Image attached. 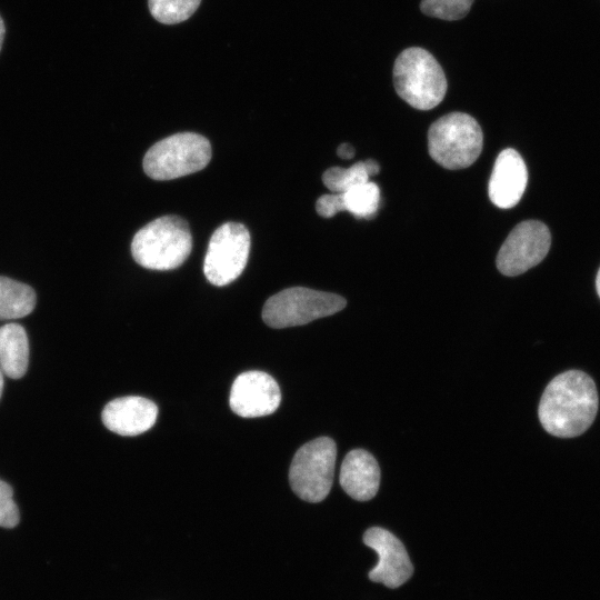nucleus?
Masks as SVG:
<instances>
[{"label": "nucleus", "instance_id": "f257e3e1", "mask_svg": "<svg viewBox=\"0 0 600 600\" xmlns=\"http://www.w3.org/2000/svg\"><path fill=\"white\" fill-rule=\"evenodd\" d=\"M597 411L598 393L591 377L569 370L554 377L546 387L538 414L550 434L573 438L588 430Z\"/></svg>", "mask_w": 600, "mask_h": 600}, {"label": "nucleus", "instance_id": "f03ea898", "mask_svg": "<svg viewBox=\"0 0 600 600\" xmlns=\"http://www.w3.org/2000/svg\"><path fill=\"white\" fill-rule=\"evenodd\" d=\"M192 237L188 223L177 216H163L141 228L131 242L134 261L151 270H171L189 257Z\"/></svg>", "mask_w": 600, "mask_h": 600}, {"label": "nucleus", "instance_id": "7ed1b4c3", "mask_svg": "<svg viewBox=\"0 0 600 600\" xmlns=\"http://www.w3.org/2000/svg\"><path fill=\"white\" fill-rule=\"evenodd\" d=\"M393 84L398 96L411 107L429 110L447 92V79L436 58L419 47L404 49L393 66Z\"/></svg>", "mask_w": 600, "mask_h": 600}, {"label": "nucleus", "instance_id": "20e7f679", "mask_svg": "<svg viewBox=\"0 0 600 600\" xmlns=\"http://www.w3.org/2000/svg\"><path fill=\"white\" fill-rule=\"evenodd\" d=\"M483 136L477 120L462 112H451L434 121L428 131L431 158L446 169L471 166L480 156Z\"/></svg>", "mask_w": 600, "mask_h": 600}, {"label": "nucleus", "instance_id": "39448f33", "mask_svg": "<svg viewBox=\"0 0 600 600\" xmlns=\"http://www.w3.org/2000/svg\"><path fill=\"white\" fill-rule=\"evenodd\" d=\"M211 159L207 138L181 132L154 143L143 158V169L154 180H171L202 170Z\"/></svg>", "mask_w": 600, "mask_h": 600}, {"label": "nucleus", "instance_id": "423d86ee", "mask_svg": "<svg viewBox=\"0 0 600 600\" xmlns=\"http://www.w3.org/2000/svg\"><path fill=\"white\" fill-rule=\"evenodd\" d=\"M346 304V299L338 294L293 287L271 296L266 301L262 319L267 326L276 329L302 326L334 314Z\"/></svg>", "mask_w": 600, "mask_h": 600}, {"label": "nucleus", "instance_id": "0eeeda50", "mask_svg": "<svg viewBox=\"0 0 600 600\" xmlns=\"http://www.w3.org/2000/svg\"><path fill=\"white\" fill-rule=\"evenodd\" d=\"M336 458L337 447L331 438L320 437L304 443L290 466L292 491L304 501H322L332 486Z\"/></svg>", "mask_w": 600, "mask_h": 600}, {"label": "nucleus", "instance_id": "6e6552de", "mask_svg": "<svg viewBox=\"0 0 600 600\" xmlns=\"http://www.w3.org/2000/svg\"><path fill=\"white\" fill-rule=\"evenodd\" d=\"M249 230L238 222H226L211 236L203 262L207 280L218 287L234 281L247 266Z\"/></svg>", "mask_w": 600, "mask_h": 600}, {"label": "nucleus", "instance_id": "1a4fd4ad", "mask_svg": "<svg viewBox=\"0 0 600 600\" xmlns=\"http://www.w3.org/2000/svg\"><path fill=\"white\" fill-rule=\"evenodd\" d=\"M550 244L551 234L543 222L522 221L501 246L497 254V268L504 276H519L539 264L548 254Z\"/></svg>", "mask_w": 600, "mask_h": 600}, {"label": "nucleus", "instance_id": "9d476101", "mask_svg": "<svg viewBox=\"0 0 600 600\" xmlns=\"http://www.w3.org/2000/svg\"><path fill=\"white\" fill-rule=\"evenodd\" d=\"M363 542L378 554V563L368 573L371 581L394 589L411 578L413 566L403 543L393 533L372 527L364 532Z\"/></svg>", "mask_w": 600, "mask_h": 600}, {"label": "nucleus", "instance_id": "9b49d317", "mask_svg": "<svg viewBox=\"0 0 600 600\" xmlns=\"http://www.w3.org/2000/svg\"><path fill=\"white\" fill-rule=\"evenodd\" d=\"M281 401L277 381L262 371L240 373L230 390V408L242 418H257L273 413Z\"/></svg>", "mask_w": 600, "mask_h": 600}, {"label": "nucleus", "instance_id": "f8f14e48", "mask_svg": "<svg viewBox=\"0 0 600 600\" xmlns=\"http://www.w3.org/2000/svg\"><path fill=\"white\" fill-rule=\"evenodd\" d=\"M527 181L528 171L522 157L514 149H504L498 154L492 169L489 198L498 208H512L520 201Z\"/></svg>", "mask_w": 600, "mask_h": 600}, {"label": "nucleus", "instance_id": "ddd939ff", "mask_svg": "<svg viewBox=\"0 0 600 600\" xmlns=\"http://www.w3.org/2000/svg\"><path fill=\"white\" fill-rule=\"evenodd\" d=\"M158 416L157 406L136 396L111 400L101 413L103 424L120 436L132 437L149 430Z\"/></svg>", "mask_w": 600, "mask_h": 600}, {"label": "nucleus", "instance_id": "4468645a", "mask_svg": "<svg viewBox=\"0 0 600 600\" xmlns=\"http://www.w3.org/2000/svg\"><path fill=\"white\" fill-rule=\"evenodd\" d=\"M340 484L354 500L372 499L380 484V468L373 456L363 449L348 452L340 468Z\"/></svg>", "mask_w": 600, "mask_h": 600}, {"label": "nucleus", "instance_id": "2eb2a0df", "mask_svg": "<svg viewBox=\"0 0 600 600\" xmlns=\"http://www.w3.org/2000/svg\"><path fill=\"white\" fill-rule=\"evenodd\" d=\"M29 342L18 323L0 327V370L11 379L21 378L28 368Z\"/></svg>", "mask_w": 600, "mask_h": 600}, {"label": "nucleus", "instance_id": "dca6fc26", "mask_svg": "<svg viewBox=\"0 0 600 600\" xmlns=\"http://www.w3.org/2000/svg\"><path fill=\"white\" fill-rule=\"evenodd\" d=\"M34 307L36 293L30 286L0 276V320L23 318Z\"/></svg>", "mask_w": 600, "mask_h": 600}, {"label": "nucleus", "instance_id": "f3484780", "mask_svg": "<svg viewBox=\"0 0 600 600\" xmlns=\"http://www.w3.org/2000/svg\"><path fill=\"white\" fill-rule=\"evenodd\" d=\"M341 193L343 196L344 211L350 212L353 217L370 219L377 213L380 203V190L374 182L368 181Z\"/></svg>", "mask_w": 600, "mask_h": 600}, {"label": "nucleus", "instance_id": "a211bd4d", "mask_svg": "<svg viewBox=\"0 0 600 600\" xmlns=\"http://www.w3.org/2000/svg\"><path fill=\"white\" fill-rule=\"evenodd\" d=\"M368 181H370V176L364 161L349 168L333 167L322 174L323 184L332 192H346Z\"/></svg>", "mask_w": 600, "mask_h": 600}, {"label": "nucleus", "instance_id": "6ab92c4d", "mask_svg": "<svg viewBox=\"0 0 600 600\" xmlns=\"http://www.w3.org/2000/svg\"><path fill=\"white\" fill-rule=\"evenodd\" d=\"M201 0H148L152 17L164 24H176L190 18Z\"/></svg>", "mask_w": 600, "mask_h": 600}, {"label": "nucleus", "instance_id": "aec40b11", "mask_svg": "<svg viewBox=\"0 0 600 600\" xmlns=\"http://www.w3.org/2000/svg\"><path fill=\"white\" fill-rule=\"evenodd\" d=\"M474 0H421L420 9L429 17L460 20L468 14Z\"/></svg>", "mask_w": 600, "mask_h": 600}, {"label": "nucleus", "instance_id": "412c9836", "mask_svg": "<svg viewBox=\"0 0 600 600\" xmlns=\"http://www.w3.org/2000/svg\"><path fill=\"white\" fill-rule=\"evenodd\" d=\"M19 522V510L13 501V490L0 480V527L13 528Z\"/></svg>", "mask_w": 600, "mask_h": 600}, {"label": "nucleus", "instance_id": "4be33fe9", "mask_svg": "<svg viewBox=\"0 0 600 600\" xmlns=\"http://www.w3.org/2000/svg\"><path fill=\"white\" fill-rule=\"evenodd\" d=\"M316 210L323 218H331L338 212L344 211L342 193L332 192L321 196L316 202Z\"/></svg>", "mask_w": 600, "mask_h": 600}, {"label": "nucleus", "instance_id": "5701e85b", "mask_svg": "<svg viewBox=\"0 0 600 600\" xmlns=\"http://www.w3.org/2000/svg\"><path fill=\"white\" fill-rule=\"evenodd\" d=\"M337 154L342 159H351L354 156V149L349 143H341L337 149Z\"/></svg>", "mask_w": 600, "mask_h": 600}, {"label": "nucleus", "instance_id": "b1692460", "mask_svg": "<svg viewBox=\"0 0 600 600\" xmlns=\"http://www.w3.org/2000/svg\"><path fill=\"white\" fill-rule=\"evenodd\" d=\"M364 162H366L367 170L370 177H373L379 173L380 167L376 160L369 159V160H366Z\"/></svg>", "mask_w": 600, "mask_h": 600}, {"label": "nucleus", "instance_id": "393cba45", "mask_svg": "<svg viewBox=\"0 0 600 600\" xmlns=\"http://www.w3.org/2000/svg\"><path fill=\"white\" fill-rule=\"evenodd\" d=\"M4 33H6V27H4V22L0 16V50H1V47H2V42H3V39H4Z\"/></svg>", "mask_w": 600, "mask_h": 600}, {"label": "nucleus", "instance_id": "a878e982", "mask_svg": "<svg viewBox=\"0 0 600 600\" xmlns=\"http://www.w3.org/2000/svg\"><path fill=\"white\" fill-rule=\"evenodd\" d=\"M596 287H597V292H598V294H599V297H600V269H599V271H598V273H597V278H596Z\"/></svg>", "mask_w": 600, "mask_h": 600}, {"label": "nucleus", "instance_id": "bb28decb", "mask_svg": "<svg viewBox=\"0 0 600 600\" xmlns=\"http://www.w3.org/2000/svg\"><path fill=\"white\" fill-rule=\"evenodd\" d=\"M2 389H3V373L0 370V398H1V394H2Z\"/></svg>", "mask_w": 600, "mask_h": 600}]
</instances>
